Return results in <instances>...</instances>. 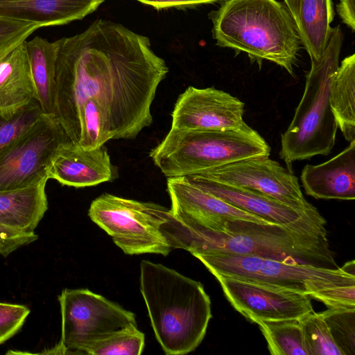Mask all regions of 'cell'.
<instances>
[{"label":"cell","instance_id":"cell-12","mask_svg":"<svg viewBox=\"0 0 355 355\" xmlns=\"http://www.w3.org/2000/svg\"><path fill=\"white\" fill-rule=\"evenodd\" d=\"M232 306L252 322L300 319L313 311L311 297L278 286L215 275Z\"/></svg>","mask_w":355,"mask_h":355},{"label":"cell","instance_id":"cell-20","mask_svg":"<svg viewBox=\"0 0 355 355\" xmlns=\"http://www.w3.org/2000/svg\"><path fill=\"white\" fill-rule=\"evenodd\" d=\"M301 44L311 60H319L329 42L334 17L332 0H284Z\"/></svg>","mask_w":355,"mask_h":355},{"label":"cell","instance_id":"cell-24","mask_svg":"<svg viewBox=\"0 0 355 355\" xmlns=\"http://www.w3.org/2000/svg\"><path fill=\"white\" fill-rule=\"evenodd\" d=\"M272 355H308L299 319L257 320Z\"/></svg>","mask_w":355,"mask_h":355},{"label":"cell","instance_id":"cell-2","mask_svg":"<svg viewBox=\"0 0 355 355\" xmlns=\"http://www.w3.org/2000/svg\"><path fill=\"white\" fill-rule=\"evenodd\" d=\"M163 232L173 248L196 253L248 254L316 267L336 268L325 225L225 222L222 230L186 226L173 215Z\"/></svg>","mask_w":355,"mask_h":355},{"label":"cell","instance_id":"cell-23","mask_svg":"<svg viewBox=\"0 0 355 355\" xmlns=\"http://www.w3.org/2000/svg\"><path fill=\"white\" fill-rule=\"evenodd\" d=\"M329 102L336 121L349 143L355 140V54L346 57L332 76Z\"/></svg>","mask_w":355,"mask_h":355},{"label":"cell","instance_id":"cell-29","mask_svg":"<svg viewBox=\"0 0 355 355\" xmlns=\"http://www.w3.org/2000/svg\"><path fill=\"white\" fill-rule=\"evenodd\" d=\"M43 114L36 101L12 117L0 114V154L28 130Z\"/></svg>","mask_w":355,"mask_h":355},{"label":"cell","instance_id":"cell-30","mask_svg":"<svg viewBox=\"0 0 355 355\" xmlns=\"http://www.w3.org/2000/svg\"><path fill=\"white\" fill-rule=\"evenodd\" d=\"M40 27L0 17V62Z\"/></svg>","mask_w":355,"mask_h":355},{"label":"cell","instance_id":"cell-7","mask_svg":"<svg viewBox=\"0 0 355 355\" xmlns=\"http://www.w3.org/2000/svg\"><path fill=\"white\" fill-rule=\"evenodd\" d=\"M215 275L246 279L293 290L318 300L320 292L355 285L354 261L328 268L261 257L210 252L193 254Z\"/></svg>","mask_w":355,"mask_h":355},{"label":"cell","instance_id":"cell-17","mask_svg":"<svg viewBox=\"0 0 355 355\" xmlns=\"http://www.w3.org/2000/svg\"><path fill=\"white\" fill-rule=\"evenodd\" d=\"M300 180L306 193L316 199L355 198V140L340 153L319 164H306Z\"/></svg>","mask_w":355,"mask_h":355},{"label":"cell","instance_id":"cell-18","mask_svg":"<svg viewBox=\"0 0 355 355\" xmlns=\"http://www.w3.org/2000/svg\"><path fill=\"white\" fill-rule=\"evenodd\" d=\"M104 0H0V17L40 28L63 25L93 12Z\"/></svg>","mask_w":355,"mask_h":355},{"label":"cell","instance_id":"cell-33","mask_svg":"<svg viewBox=\"0 0 355 355\" xmlns=\"http://www.w3.org/2000/svg\"><path fill=\"white\" fill-rule=\"evenodd\" d=\"M141 3L153 6L157 10L168 8H182L210 3L220 0H137Z\"/></svg>","mask_w":355,"mask_h":355},{"label":"cell","instance_id":"cell-31","mask_svg":"<svg viewBox=\"0 0 355 355\" xmlns=\"http://www.w3.org/2000/svg\"><path fill=\"white\" fill-rule=\"evenodd\" d=\"M29 313L24 305L0 302V345L18 333Z\"/></svg>","mask_w":355,"mask_h":355},{"label":"cell","instance_id":"cell-6","mask_svg":"<svg viewBox=\"0 0 355 355\" xmlns=\"http://www.w3.org/2000/svg\"><path fill=\"white\" fill-rule=\"evenodd\" d=\"M266 141L246 123L235 129L184 130L171 128L149 154L168 178L187 176L237 161L268 157Z\"/></svg>","mask_w":355,"mask_h":355},{"label":"cell","instance_id":"cell-13","mask_svg":"<svg viewBox=\"0 0 355 355\" xmlns=\"http://www.w3.org/2000/svg\"><path fill=\"white\" fill-rule=\"evenodd\" d=\"M245 104L214 87L189 86L178 98L171 113V128L224 130L242 127Z\"/></svg>","mask_w":355,"mask_h":355},{"label":"cell","instance_id":"cell-11","mask_svg":"<svg viewBox=\"0 0 355 355\" xmlns=\"http://www.w3.org/2000/svg\"><path fill=\"white\" fill-rule=\"evenodd\" d=\"M196 174L255 190L302 212L320 214L304 198L293 173L268 157L243 159Z\"/></svg>","mask_w":355,"mask_h":355},{"label":"cell","instance_id":"cell-4","mask_svg":"<svg viewBox=\"0 0 355 355\" xmlns=\"http://www.w3.org/2000/svg\"><path fill=\"white\" fill-rule=\"evenodd\" d=\"M216 45L266 60L295 76L301 41L285 5L277 0H223L209 15Z\"/></svg>","mask_w":355,"mask_h":355},{"label":"cell","instance_id":"cell-32","mask_svg":"<svg viewBox=\"0 0 355 355\" xmlns=\"http://www.w3.org/2000/svg\"><path fill=\"white\" fill-rule=\"evenodd\" d=\"M38 239L35 232H19L0 225V255L6 257Z\"/></svg>","mask_w":355,"mask_h":355},{"label":"cell","instance_id":"cell-19","mask_svg":"<svg viewBox=\"0 0 355 355\" xmlns=\"http://www.w3.org/2000/svg\"><path fill=\"white\" fill-rule=\"evenodd\" d=\"M48 175L26 187L0 191V225L34 232L48 209Z\"/></svg>","mask_w":355,"mask_h":355},{"label":"cell","instance_id":"cell-16","mask_svg":"<svg viewBox=\"0 0 355 355\" xmlns=\"http://www.w3.org/2000/svg\"><path fill=\"white\" fill-rule=\"evenodd\" d=\"M48 177L62 185L81 188L113 181L118 174L105 145L89 150L67 141L56 151Z\"/></svg>","mask_w":355,"mask_h":355},{"label":"cell","instance_id":"cell-14","mask_svg":"<svg viewBox=\"0 0 355 355\" xmlns=\"http://www.w3.org/2000/svg\"><path fill=\"white\" fill-rule=\"evenodd\" d=\"M166 183L171 214L184 225L219 231L226 221L232 220L271 224L200 189L186 176L168 178Z\"/></svg>","mask_w":355,"mask_h":355},{"label":"cell","instance_id":"cell-5","mask_svg":"<svg viewBox=\"0 0 355 355\" xmlns=\"http://www.w3.org/2000/svg\"><path fill=\"white\" fill-rule=\"evenodd\" d=\"M343 39L340 26L333 28L320 58L311 60L301 101L281 136L279 155L291 172L294 162L327 155L334 147L338 126L330 105L329 88L339 65Z\"/></svg>","mask_w":355,"mask_h":355},{"label":"cell","instance_id":"cell-25","mask_svg":"<svg viewBox=\"0 0 355 355\" xmlns=\"http://www.w3.org/2000/svg\"><path fill=\"white\" fill-rule=\"evenodd\" d=\"M145 343L144 334L131 324L87 343L82 354L92 355H139Z\"/></svg>","mask_w":355,"mask_h":355},{"label":"cell","instance_id":"cell-21","mask_svg":"<svg viewBox=\"0 0 355 355\" xmlns=\"http://www.w3.org/2000/svg\"><path fill=\"white\" fill-rule=\"evenodd\" d=\"M35 101L25 41L0 62V114L10 118Z\"/></svg>","mask_w":355,"mask_h":355},{"label":"cell","instance_id":"cell-34","mask_svg":"<svg viewBox=\"0 0 355 355\" xmlns=\"http://www.w3.org/2000/svg\"><path fill=\"white\" fill-rule=\"evenodd\" d=\"M336 10L342 21L354 32L355 0H339Z\"/></svg>","mask_w":355,"mask_h":355},{"label":"cell","instance_id":"cell-28","mask_svg":"<svg viewBox=\"0 0 355 355\" xmlns=\"http://www.w3.org/2000/svg\"><path fill=\"white\" fill-rule=\"evenodd\" d=\"M343 355L355 354V308H328L321 312Z\"/></svg>","mask_w":355,"mask_h":355},{"label":"cell","instance_id":"cell-27","mask_svg":"<svg viewBox=\"0 0 355 355\" xmlns=\"http://www.w3.org/2000/svg\"><path fill=\"white\" fill-rule=\"evenodd\" d=\"M299 322L308 355H343L320 313L312 311Z\"/></svg>","mask_w":355,"mask_h":355},{"label":"cell","instance_id":"cell-9","mask_svg":"<svg viewBox=\"0 0 355 355\" xmlns=\"http://www.w3.org/2000/svg\"><path fill=\"white\" fill-rule=\"evenodd\" d=\"M61 339L58 354H82L89 342L131 324L135 315L88 289L65 288L58 296Z\"/></svg>","mask_w":355,"mask_h":355},{"label":"cell","instance_id":"cell-15","mask_svg":"<svg viewBox=\"0 0 355 355\" xmlns=\"http://www.w3.org/2000/svg\"><path fill=\"white\" fill-rule=\"evenodd\" d=\"M186 177L200 189L271 223L282 225H326V220L320 214L300 211L255 190L223 183L199 174Z\"/></svg>","mask_w":355,"mask_h":355},{"label":"cell","instance_id":"cell-22","mask_svg":"<svg viewBox=\"0 0 355 355\" xmlns=\"http://www.w3.org/2000/svg\"><path fill=\"white\" fill-rule=\"evenodd\" d=\"M25 45L35 87V101L44 114L54 116L56 42L37 36L26 40Z\"/></svg>","mask_w":355,"mask_h":355},{"label":"cell","instance_id":"cell-10","mask_svg":"<svg viewBox=\"0 0 355 355\" xmlns=\"http://www.w3.org/2000/svg\"><path fill=\"white\" fill-rule=\"evenodd\" d=\"M67 141L71 140L55 116L43 114L0 154V191L26 187L48 175L56 151Z\"/></svg>","mask_w":355,"mask_h":355},{"label":"cell","instance_id":"cell-1","mask_svg":"<svg viewBox=\"0 0 355 355\" xmlns=\"http://www.w3.org/2000/svg\"><path fill=\"white\" fill-rule=\"evenodd\" d=\"M55 42L54 116L72 142L78 143L80 112L89 98L107 114L114 139H133L151 125V105L168 68L147 37L99 19Z\"/></svg>","mask_w":355,"mask_h":355},{"label":"cell","instance_id":"cell-3","mask_svg":"<svg viewBox=\"0 0 355 355\" xmlns=\"http://www.w3.org/2000/svg\"><path fill=\"white\" fill-rule=\"evenodd\" d=\"M140 290L155 337L166 354H186L203 340L211 318V300L199 282L144 260Z\"/></svg>","mask_w":355,"mask_h":355},{"label":"cell","instance_id":"cell-8","mask_svg":"<svg viewBox=\"0 0 355 355\" xmlns=\"http://www.w3.org/2000/svg\"><path fill=\"white\" fill-rule=\"evenodd\" d=\"M88 215L126 254L166 256L172 250L162 231L171 211L162 205L105 193L92 202Z\"/></svg>","mask_w":355,"mask_h":355},{"label":"cell","instance_id":"cell-26","mask_svg":"<svg viewBox=\"0 0 355 355\" xmlns=\"http://www.w3.org/2000/svg\"><path fill=\"white\" fill-rule=\"evenodd\" d=\"M80 138L78 144L85 149H94L114 139L107 116L94 98L83 104L80 115Z\"/></svg>","mask_w":355,"mask_h":355}]
</instances>
